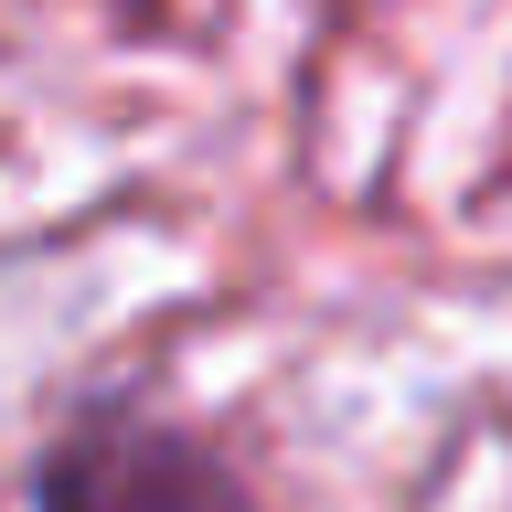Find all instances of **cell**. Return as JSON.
Returning <instances> with one entry per match:
<instances>
[{"label":"cell","instance_id":"6da1fadb","mask_svg":"<svg viewBox=\"0 0 512 512\" xmlns=\"http://www.w3.org/2000/svg\"><path fill=\"white\" fill-rule=\"evenodd\" d=\"M43 512H246L235 470L182 427H139V416H86L75 438L43 459Z\"/></svg>","mask_w":512,"mask_h":512}]
</instances>
